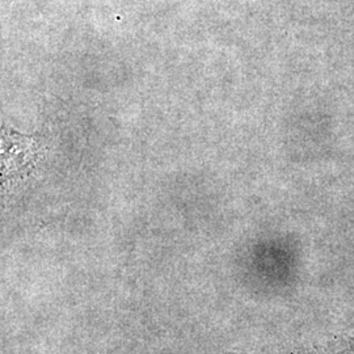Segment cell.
I'll return each instance as SVG.
<instances>
[{
  "instance_id": "6da1fadb",
  "label": "cell",
  "mask_w": 354,
  "mask_h": 354,
  "mask_svg": "<svg viewBox=\"0 0 354 354\" xmlns=\"http://www.w3.org/2000/svg\"><path fill=\"white\" fill-rule=\"evenodd\" d=\"M44 140L39 137H26L13 130H1V172L3 180L19 177L36 165L42 151Z\"/></svg>"
}]
</instances>
